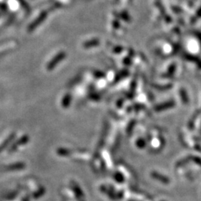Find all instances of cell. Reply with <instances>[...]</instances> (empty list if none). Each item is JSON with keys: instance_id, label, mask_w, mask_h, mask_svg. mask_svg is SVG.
<instances>
[{"instance_id": "cell-1", "label": "cell", "mask_w": 201, "mask_h": 201, "mask_svg": "<svg viewBox=\"0 0 201 201\" xmlns=\"http://www.w3.org/2000/svg\"><path fill=\"white\" fill-rule=\"evenodd\" d=\"M46 15H47L46 12L44 11V12H43V13H41V14L40 15V16H39L38 18H37V19H36L35 20H34V22H33L32 23H31V25L28 26V31H34V30L35 29V28H37V27L38 26V25H40V24L41 23V22H43L45 19H46Z\"/></svg>"}, {"instance_id": "cell-2", "label": "cell", "mask_w": 201, "mask_h": 201, "mask_svg": "<svg viewBox=\"0 0 201 201\" xmlns=\"http://www.w3.org/2000/svg\"><path fill=\"white\" fill-rule=\"evenodd\" d=\"M61 59H62V54H60L58 56L54 57V58L51 60L50 63H49V65H48V69L50 70V69H53V68L54 67V66H55V65L57 64V63H58L60 60H61Z\"/></svg>"}]
</instances>
